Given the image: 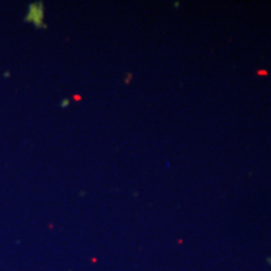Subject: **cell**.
I'll return each mask as SVG.
<instances>
[{"label":"cell","mask_w":271,"mask_h":271,"mask_svg":"<svg viewBox=\"0 0 271 271\" xmlns=\"http://www.w3.org/2000/svg\"><path fill=\"white\" fill-rule=\"evenodd\" d=\"M267 261H269V262L271 264V257H269V258H267Z\"/></svg>","instance_id":"6da1fadb"}]
</instances>
